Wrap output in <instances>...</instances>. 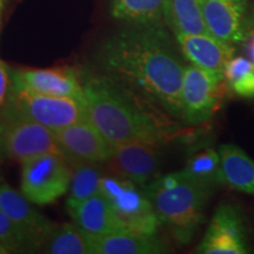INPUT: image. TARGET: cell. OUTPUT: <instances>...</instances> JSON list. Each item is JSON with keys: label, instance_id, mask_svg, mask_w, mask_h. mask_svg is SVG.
Returning a JSON list of instances; mask_svg holds the SVG:
<instances>
[{"label": "cell", "instance_id": "obj_24", "mask_svg": "<svg viewBox=\"0 0 254 254\" xmlns=\"http://www.w3.org/2000/svg\"><path fill=\"white\" fill-rule=\"evenodd\" d=\"M227 87L238 97L254 98V63L244 57H233L224 71Z\"/></svg>", "mask_w": 254, "mask_h": 254}, {"label": "cell", "instance_id": "obj_30", "mask_svg": "<svg viewBox=\"0 0 254 254\" xmlns=\"http://www.w3.org/2000/svg\"><path fill=\"white\" fill-rule=\"evenodd\" d=\"M1 8H2V0H0V14H1Z\"/></svg>", "mask_w": 254, "mask_h": 254}, {"label": "cell", "instance_id": "obj_14", "mask_svg": "<svg viewBox=\"0 0 254 254\" xmlns=\"http://www.w3.org/2000/svg\"><path fill=\"white\" fill-rule=\"evenodd\" d=\"M11 80L28 90L85 100L84 87L71 68H25L11 72Z\"/></svg>", "mask_w": 254, "mask_h": 254}, {"label": "cell", "instance_id": "obj_18", "mask_svg": "<svg viewBox=\"0 0 254 254\" xmlns=\"http://www.w3.org/2000/svg\"><path fill=\"white\" fill-rule=\"evenodd\" d=\"M221 160V184L254 196V161L234 145L219 147Z\"/></svg>", "mask_w": 254, "mask_h": 254}, {"label": "cell", "instance_id": "obj_6", "mask_svg": "<svg viewBox=\"0 0 254 254\" xmlns=\"http://www.w3.org/2000/svg\"><path fill=\"white\" fill-rule=\"evenodd\" d=\"M100 192L112 205L127 231L155 234L159 220L142 187L118 176H104Z\"/></svg>", "mask_w": 254, "mask_h": 254}, {"label": "cell", "instance_id": "obj_15", "mask_svg": "<svg viewBox=\"0 0 254 254\" xmlns=\"http://www.w3.org/2000/svg\"><path fill=\"white\" fill-rule=\"evenodd\" d=\"M185 58L200 68L224 75L227 63L234 57L233 45L211 34H176Z\"/></svg>", "mask_w": 254, "mask_h": 254}, {"label": "cell", "instance_id": "obj_7", "mask_svg": "<svg viewBox=\"0 0 254 254\" xmlns=\"http://www.w3.org/2000/svg\"><path fill=\"white\" fill-rule=\"evenodd\" d=\"M0 116L4 125L5 157L23 163L41 154L62 153L56 131L4 110Z\"/></svg>", "mask_w": 254, "mask_h": 254}, {"label": "cell", "instance_id": "obj_20", "mask_svg": "<svg viewBox=\"0 0 254 254\" xmlns=\"http://www.w3.org/2000/svg\"><path fill=\"white\" fill-rule=\"evenodd\" d=\"M41 250L51 254H92L88 233L75 222L55 225Z\"/></svg>", "mask_w": 254, "mask_h": 254}, {"label": "cell", "instance_id": "obj_29", "mask_svg": "<svg viewBox=\"0 0 254 254\" xmlns=\"http://www.w3.org/2000/svg\"><path fill=\"white\" fill-rule=\"evenodd\" d=\"M6 253H8V251L6 250L5 247L1 245V244H0V254H6Z\"/></svg>", "mask_w": 254, "mask_h": 254}, {"label": "cell", "instance_id": "obj_11", "mask_svg": "<svg viewBox=\"0 0 254 254\" xmlns=\"http://www.w3.org/2000/svg\"><path fill=\"white\" fill-rule=\"evenodd\" d=\"M205 254H245L247 239L243 218L231 204H222L209 222L198 247Z\"/></svg>", "mask_w": 254, "mask_h": 254}, {"label": "cell", "instance_id": "obj_27", "mask_svg": "<svg viewBox=\"0 0 254 254\" xmlns=\"http://www.w3.org/2000/svg\"><path fill=\"white\" fill-rule=\"evenodd\" d=\"M4 155V125H2V119L0 116V157Z\"/></svg>", "mask_w": 254, "mask_h": 254}, {"label": "cell", "instance_id": "obj_8", "mask_svg": "<svg viewBox=\"0 0 254 254\" xmlns=\"http://www.w3.org/2000/svg\"><path fill=\"white\" fill-rule=\"evenodd\" d=\"M225 84L224 75L192 64L185 66L182 88L183 119L192 125L211 119L221 100Z\"/></svg>", "mask_w": 254, "mask_h": 254}, {"label": "cell", "instance_id": "obj_13", "mask_svg": "<svg viewBox=\"0 0 254 254\" xmlns=\"http://www.w3.org/2000/svg\"><path fill=\"white\" fill-rule=\"evenodd\" d=\"M33 205L23 193L8 184L0 183V209L26 234L34 251H37L41 250L55 225L38 212Z\"/></svg>", "mask_w": 254, "mask_h": 254}, {"label": "cell", "instance_id": "obj_26", "mask_svg": "<svg viewBox=\"0 0 254 254\" xmlns=\"http://www.w3.org/2000/svg\"><path fill=\"white\" fill-rule=\"evenodd\" d=\"M11 82V72L8 66L0 60V109L4 106Z\"/></svg>", "mask_w": 254, "mask_h": 254}, {"label": "cell", "instance_id": "obj_2", "mask_svg": "<svg viewBox=\"0 0 254 254\" xmlns=\"http://www.w3.org/2000/svg\"><path fill=\"white\" fill-rule=\"evenodd\" d=\"M87 118L111 145L145 141L163 145L174 125L165 112L109 75L82 81Z\"/></svg>", "mask_w": 254, "mask_h": 254}, {"label": "cell", "instance_id": "obj_21", "mask_svg": "<svg viewBox=\"0 0 254 254\" xmlns=\"http://www.w3.org/2000/svg\"><path fill=\"white\" fill-rule=\"evenodd\" d=\"M166 0H112V15L133 25H160Z\"/></svg>", "mask_w": 254, "mask_h": 254}, {"label": "cell", "instance_id": "obj_5", "mask_svg": "<svg viewBox=\"0 0 254 254\" xmlns=\"http://www.w3.org/2000/svg\"><path fill=\"white\" fill-rule=\"evenodd\" d=\"M71 163L62 153H46L21 163V193L34 205H49L68 192Z\"/></svg>", "mask_w": 254, "mask_h": 254}, {"label": "cell", "instance_id": "obj_1", "mask_svg": "<svg viewBox=\"0 0 254 254\" xmlns=\"http://www.w3.org/2000/svg\"><path fill=\"white\" fill-rule=\"evenodd\" d=\"M104 74L183 119L184 65L160 25H133L106 40L98 53Z\"/></svg>", "mask_w": 254, "mask_h": 254}, {"label": "cell", "instance_id": "obj_22", "mask_svg": "<svg viewBox=\"0 0 254 254\" xmlns=\"http://www.w3.org/2000/svg\"><path fill=\"white\" fill-rule=\"evenodd\" d=\"M103 177L98 164L75 163L73 165L68 196L66 200L68 211L77 207L90 196L99 193Z\"/></svg>", "mask_w": 254, "mask_h": 254}, {"label": "cell", "instance_id": "obj_9", "mask_svg": "<svg viewBox=\"0 0 254 254\" xmlns=\"http://www.w3.org/2000/svg\"><path fill=\"white\" fill-rule=\"evenodd\" d=\"M161 144L145 141L114 146L109 163L110 170L124 179L145 189L158 177L161 163Z\"/></svg>", "mask_w": 254, "mask_h": 254}, {"label": "cell", "instance_id": "obj_4", "mask_svg": "<svg viewBox=\"0 0 254 254\" xmlns=\"http://www.w3.org/2000/svg\"><path fill=\"white\" fill-rule=\"evenodd\" d=\"M2 110L39 123L53 131L88 119L85 100L38 93L12 80Z\"/></svg>", "mask_w": 254, "mask_h": 254}, {"label": "cell", "instance_id": "obj_16", "mask_svg": "<svg viewBox=\"0 0 254 254\" xmlns=\"http://www.w3.org/2000/svg\"><path fill=\"white\" fill-rule=\"evenodd\" d=\"M92 254H158L166 247L157 234L125 231L109 234H88Z\"/></svg>", "mask_w": 254, "mask_h": 254}, {"label": "cell", "instance_id": "obj_28", "mask_svg": "<svg viewBox=\"0 0 254 254\" xmlns=\"http://www.w3.org/2000/svg\"><path fill=\"white\" fill-rule=\"evenodd\" d=\"M249 52H250L251 59H252V62L254 63V32H253L252 38H251V41H250V45H249Z\"/></svg>", "mask_w": 254, "mask_h": 254}, {"label": "cell", "instance_id": "obj_17", "mask_svg": "<svg viewBox=\"0 0 254 254\" xmlns=\"http://www.w3.org/2000/svg\"><path fill=\"white\" fill-rule=\"evenodd\" d=\"M69 213L75 224L88 234L98 236L127 231L112 205L101 192L82 201Z\"/></svg>", "mask_w": 254, "mask_h": 254}, {"label": "cell", "instance_id": "obj_25", "mask_svg": "<svg viewBox=\"0 0 254 254\" xmlns=\"http://www.w3.org/2000/svg\"><path fill=\"white\" fill-rule=\"evenodd\" d=\"M0 244L8 251V253L34 251V247L26 234L1 209H0Z\"/></svg>", "mask_w": 254, "mask_h": 254}, {"label": "cell", "instance_id": "obj_23", "mask_svg": "<svg viewBox=\"0 0 254 254\" xmlns=\"http://www.w3.org/2000/svg\"><path fill=\"white\" fill-rule=\"evenodd\" d=\"M183 172L200 185L213 190L218 184H221V160L219 151L214 148H199L187 160Z\"/></svg>", "mask_w": 254, "mask_h": 254}, {"label": "cell", "instance_id": "obj_19", "mask_svg": "<svg viewBox=\"0 0 254 254\" xmlns=\"http://www.w3.org/2000/svg\"><path fill=\"white\" fill-rule=\"evenodd\" d=\"M164 19L176 34H209L200 0H166Z\"/></svg>", "mask_w": 254, "mask_h": 254}, {"label": "cell", "instance_id": "obj_3", "mask_svg": "<svg viewBox=\"0 0 254 254\" xmlns=\"http://www.w3.org/2000/svg\"><path fill=\"white\" fill-rule=\"evenodd\" d=\"M159 224L180 243H189L202 220L212 190L200 185L183 171L158 176L145 187Z\"/></svg>", "mask_w": 254, "mask_h": 254}, {"label": "cell", "instance_id": "obj_12", "mask_svg": "<svg viewBox=\"0 0 254 254\" xmlns=\"http://www.w3.org/2000/svg\"><path fill=\"white\" fill-rule=\"evenodd\" d=\"M208 33L230 44L246 39L247 0H200Z\"/></svg>", "mask_w": 254, "mask_h": 254}, {"label": "cell", "instance_id": "obj_10", "mask_svg": "<svg viewBox=\"0 0 254 254\" xmlns=\"http://www.w3.org/2000/svg\"><path fill=\"white\" fill-rule=\"evenodd\" d=\"M57 140L69 163H107L114 146L95 128L88 119L56 131Z\"/></svg>", "mask_w": 254, "mask_h": 254}]
</instances>
